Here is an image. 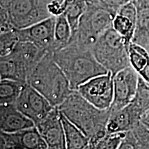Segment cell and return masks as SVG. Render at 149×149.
<instances>
[{
	"instance_id": "6da1fadb",
	"label": "cell",
	"mask_w": 149,
	"mask_h": 149,
	"mask_svg": "<svg viewBox=\"0 0 149 149\" xmlns=\"http://www.w3.org/2000/svg\"><path fill=\"white\" fill-rule=\"evenodd\" d=\"M59 111L77 126L89 138L88 148L107 133V126L111 109H98L73 91L58 107Z\"/></svg>"
},
{
	"instance_id": "7a4b0ae2",
	"label": "cell",
	"mask_w": 149,
	"mask_h": 149,
	"mask_svg": "<svg viewBox=\"0 0 149 149\" xmlns=\"http://www.w3.org/2000/svg\"><path fill=\"white\" fill-rule=\"evenodd\" d=\"M53 55L73 91L91 78L109 72L97 60L88 48L68 44L53 52Z\"/></svg>"
},
{
	"instance_id": "3957f363",
	"label": "cell",
	"mask_w": 149,
	"mask_h": 149,
	"mask_svg": "<svg viewBox=\"0 0 149 149\" xmlns=\"http://www.w3.org/2000/svg\"><path fill=\"white\" fill-rule=\"evenodd\" d=\"M26 82L45 97L53 107H59L73 91L51 51L39 61Z\"/></svg>"
},
{
	"instance_id": "277c9868",
	"label": "cell",
	"mask_w": 149,
	"mask_h": 149,
	"mask_svg": "<svg viewBox=\"0 0 149 149\" xmlns=\"http://www.w3.org/2000/svg\"><path fill=\"white\" fill-rule=\"evenodd\" d=\"M115 15L116 14L108 9L91 0H87L86 9L68 44L92 49L101 35L113 27V21Z\"/></svg>"
},
{
	"instance_id": "5b68a950",
	"label": "cell",
	"mask_w": 149,
	"mask_h": 149,
	"mask_svg": "<svg viewBox=\"0 0 149 149\" xmlns=\"http://www.w3.org/2000/svg\"><path fill=\"white\" fill-rule=\"evenodd\" d=\"M129 45L111 27L101 35L91 51L100 64L114 76L121 70L130 66L128 57Z\"/></svg>"
},
{
	"instance_id": "8992f818",
	"label": "cell",
	"mask_w": 149,
	"mask_h": 149,
	"mask_svg": "<svg viewBox=\"0 0 149 149\" xmlns=\"http://www.w3.org/2000/svg\"><path fill=\"white\" fill-rule=\"evenodd\" d=\"M0 7L17 29L29 26L51 16L40 0H0Z\"/></svg>"
},
{
	"instance_id": "52a82bcc",
	"label": "cell",
	"mask_w": 149,
	"mask_h": 149,
	"mask_svg": "<svg viewBox=\"0 0 149 149\" xmlns=\"http://www.w3.org/2000/svg\"><path fill=\"white\" fill-rule=\"evenodd\" d=\"M76 91L98 109H111L114 95L113 74L109 71L91 78Z\"/></svg>"
},
{
	"instance_id": "ba28073f",
	"label": "cell",
	"mask_w": 149,
	"mask_h": 149,
	"mask_svg": "<svg viewBox=\"0 0 149 149\" xmlns=\"http://www.w3.org/2000/svg\"><path fill=\"white\" fill-rule=\"evenodd\" d=\"M14 104L22 113L32 120L35 125L55 107L27 82Z\"/></svg>"
},
{
	"instance_id": "9c48e42d",
	"label": "cell",
	"mask_w": 149,
	"mask_h": 149,
	"mask_svg": "<svg viewBox=\"0 0 149 149\" xmlns=\"http://www.w3.org/2000/svg\"><path fill=\"white\" fill-rule=\"evenodd\" d=\"M138 81V72L130 66L113 76L114 95L111 111H118L130 103L135 95Z\"/></svg>"
},
{
	"instance_id": "30bf717a",
	"label": "cell",
	"mask_w": 149,
	"mask_h": 149,
	"mask_svg": "<svg viewBox=\"0 0 149 149\" xmlns=\"http://www.w3.org/2000/svg\"><path fill=\"white\" fill-rule=\"evenodd\" d=\"M55 16H51L24 29H17L19 41L32 42L46 51L53 52Z\"/></svg>"
},
{
	"instance_id": "8fae6325",
	"label": "cell",
	"mask_w": 149,
	"mask_h": 149,
	"mask_svg": "<svg viewBox=\"0 0 149 149\" xmlns=\"http://www.w3.org/2000/svg\"><path fill=\"white\" fill-rule=\"evenodd\" d=\"M47 52L32 42L19 41L9 55L17 65L22 81L26 82L29 74Z\"/></svg>"
},
{
	"instance_id": "7c38bea8",
	"label": "cell",
	"mask_w": 149,
	"mask_h": 149,
	"mask_svg": "<svg viewBox=\"0 0 149 149\" xmlns=\"http://www.w3.org/2000/svg\"><path fill=\"white\" fill-rule=\"evenodd\" d=\"M49 149L66 148L60 111L55 107L51 113L35 125Z\"/></svg>"
},
{
	"instance_id": "4fadbf2b",
	"label": "cell",
	"mask_w": 149,
	"mask_h": 149,
	"mask_svg": "<svg viewBox=\"0 0 149 149\" xmlns=\"http://www.w3.org/2000/svg\"><path fill=\"white\" fill-rule=\"evenodd\" d=\"M0 148L46 149L48 146L36 126L14 133H0Z\"/></svg>"
},
{
	"instance_id": "5bb4252c",
	"label": "cell",
	"mask_w": 149,
	"mask_h": 149,
	"mask_svg": "<svg viewBox=\"0 0 149 149\" xmlns=\"http://www.w3.org/2000/svg\"><path fill=\"white\" fill-rule=\"evenodd\" d=\"M35 126V122L13 104H0V128L5 133H14Z\"/></svg>"
},
{
	"instance_id": "9a60e30c",
	"label": "cell",
	"mask_w": 149,
	"mask_h": 149,
	"mask_svg": "<svg viewBox=\"0 0 149 149\" xmlns=\"http://www.w3.org/2000/svg\"><path fill=\"white\" fill-rule=\"evenodd\" d=\"M141 117L142 115L130 103L118 111H111L107 126V133L128 131L141 122Z\"/></svg>"
},
{
	"instance_id": "2e32d148",
	"label": "cell",
	"mask_w": 149,
	"mask_h": 149,
	"mask_svg": "<svg viewBox=\"0 0 149 149\" xmlns=\"http://www.w3.org/2000/svg\"><path fill=\"white\" fill-rule=\"evenodd\" d=\"M137 8L135 31L132 42L149 48V0H132Z\"/></svg>"
},
{
	"instance_id": "e0dca14e",
	"label": "cell",
	"mask_w": 149,
	"mask_h": 149,
	"mask_svg": "<svg viewBox=\"0 0 149 149\" xmlns=\"http://www.w3.org/2000/svg\"><path fill=\"white\" fill-rule=\"evenodd\" d=\"M120 149H149V128L142 122L124 133Z\"/></svg>"
},
{
	"instance_id": "ac0fdd59",
	"label": "cell",
	"mask_w": 149,
	"mask_h": 149,
	"mask_svg": "<svg viewBox=\"0 0 149 149\" xmlns=\"http://www.w3.org/2000/svg\"><path fill=\"white\" fill-rule=\"evenodd\" d=\"M61 122L64 127L66 148L85 149L88 148L89 138L77 126L70 122L60 112Z\"/></svg>"
},
{
	"instance_id": "d6986e66",
	"label": "cell",
	"mask_w": 149,
	"mask_h": 149,
	"mask_svg": "<svg viewBox=\"0 0 149 149\" xmlns=\"http://www.w3.org/2000/svg\"><path fill=\"white\" fill-rule=\"evenodd\" d=\"M86 7L87 0H64L61 3V14L66 16L69 22L72 35L77 30L80 19L84 13Z\"/></svg>"
},
{
	"instance_id": "ffe728a7",
	"label": "cell",
	"mask_w": 149,
	"mask_h": 149,
	"mask_svg": "<svg viewBox=\"0 0 149 149\" xmlns=\"http://www.w3.org/2000/svg\"><path fill=\"white\" fill-rule=\"evenodd\" d=\"M26 83L15 79H0V104L15 103Z\"/></svg>"
},
{
	"instance_id": "44dd1931",
	"label": "cell",
	"mask_w": 149,
	"mask_h": 149,
	"mask_svg": "<svg viewBox=\"0 0 149 149\" xmlns=\"http://www.w3.org/2000/svg\"><path fill=\"white\" fill-rule=\"evenodd\" d=\"M72 37L71 28L64 14L56 17L53 52L68 45Z\"/></svg>"
},
{
	"instance_id": "7402d4cb",
	"label": "cell",
	"mask_w": 149,
	"mask_h": 149,
	"mask_svg": "<svg viewBox=\"0 0 149 149\" xmlns=\"http://www.w3.org/2000/svg\"><path fill=\"white\" fill-rule=\"evenodd\" d=\"M128 57L130 66L137 72L149 63V53L144 46L131 42L128 46Z\"/></svg>"
},
{
	"instance_id": "603a6c76",
	"label": "cell",
	"mask_w": 149,
	"mask_h": 149,
	"mask_svg": "<svg viewBox=\"0 0 149 149\" xmlns=\"http://www.w3.org/2000/svg\"><path fill=\"white\" fill-rule=\"evenodd\" d=\"M113 28L122 36L128 44L133 40L135 23L127 17L117 13L113 21Z\"/></svg>"
},
{
	"instance_id": "cb8c5ba5",
	"label": "cell",
	"mask_w": 149,
	"mask_h": 149,
	"mask_svg": "<svg viewBox=\"0 0 149 149\" xmlns=\"http://www.w3.org/2000/svg\"><path fill=\"white\" fill-rule=\"evenodd\" d=\"M130 104L142 116L149 110V86L139 75L137 91Z\"/></svg>"
},
{
	"instance_id": "d4e9b609",
	"label": "cell",
	"mask_w": 149,
	"mask_h": 149,
	"mask_svg": "<svg viewBox=\"0 0 149 149\" xmlns=\"http://www.w3.org/2000/svg\"><path fill=\"white\" fill-rule=\"evenodd\" d=\"M19 41L17 29L0 33V57L10 54Z\"/></svg>"
},
{
	"instance_id": "484cf974",
	"label": "cell",
	"mask_w": 149,
	"mask_h": 149,
	"mask_svg": "<svg viewBox=\"0 0 149 149\" xmlns=\"http://www.w3.org/2000/svg\"><path fill=\"white\" fill-rule=\"evenodd\" d=\"M125 132L115 133H107L93 146L97 149H117L120 148Z\"/></svg>"
},
{
	"instance_id": "4316f807",
	"label": "cell",
	"mask_w": 149,
	"mask_h": 149,
	"mask_svg": "<svg viewBox=\"0 0 149 149\" xmlns=\"http://www.w3.org/2000/svg\"><path fill=\"white\" fill-rule=\"evenodd\" d=\"M91 1L108 9L113 13L117 14L120 7L129 0H91Z\"/></svg>"
},
{
	"instance_id": "83f0119b",
	"label": "cell",
	"mask_w": 149,
	"mask_h": 149,
	"mask_svg": "<svg viewBox=\"0 0 149 149\" xmlns=\"http://www.w3.org/2000/svg\"><path fill=\"white\" fill-rule=\"evenodd\" d=\"M64 0H40L42 4L44 6L51 16H58L61 14V3Z\"/></svg>"
},
{
	"instance_id": "f1b7e54d",
	"label": "cell",
	"mask_w": 149,
	"mask_h": 149,
	"mask_svg": "<svg viewBox=\"0 0 149 149\" xmlns=\"http://www.w3.org/2000/svg\"><path fill=\"white\" fill-rule=\"evenodd\" d=\"M138 74L139 77L144 80L145 82L149 84V63L141 71L138 72Z\"/></svg>"
},
{
	"instance_id": "f546056e",
	"label": "cell",
	"mask_w": 149,
	"mask_h": 149,
	"mask_svg": "<svg viewBox=\"0 0 149 149\" xmlns=\"http://www.w3.org/2000/svg\"><path fill=\"white\" fill-rule=\"evenodd\" d=\"M141 122L144 124H149V110L147 111L141 117Z\"/></svg>"
},
{
	"instance_id": "4dcf8cb0",
	"label": "cell",
	"mask_w": 149,
	"mask_h": 149,
	"mask_svg": "<svg viewBox=\"0 0 149 149\" xmlns=\"http://www.w3.org/2000/svg\"><path fill=\"white\" fill-rule=\"evenodd\" d=\"M144 124L147 126V127H148V128H149V124Z\"/></svg>"
},
{
	"instance_id": "1f68e13d",
	"label": "cell",
	"mask_w": 149,
	"mask_h": 149,
	"mask_svg": "<svg viewBox=\"0 0 149 149\" xmlns=\"http://www.w3.org/2000/svg\"><path fill=\"white\" fill-rule=\"evenodd\" d=\"M148 53H149V48H148Z\"/></svg>"
},
{
	"instance_id": "d6a6232c",
	"label": "cell",
	"mask_w": 149,
	"mask_h": 149,
	"mask_svg": "<svg viewBox=\"0 0 149 149\" xmlns=\"http://www.w3.org/2000/svg\"><path fill=\"white\" fill-rule=\"evenodd\" d=\"M148 86H149V84H148Z\"/></svg>"
}]
</instances>
